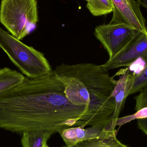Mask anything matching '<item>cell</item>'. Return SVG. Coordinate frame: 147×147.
I'll use <instances>...</instances> for the list:
<instances>
[{"mask_svg": "<svg viewBox=\"0 0 147 147\" xmlns=\"http://www.w3.org/2000/svg\"><path fill=\"white\" fill-rule=\"evenodd\" d=\"M136 1L139 3L140 6L146 8L147 10V0H136Z\"/></svg>", "mask_w": 147, "mask_h": 147, "instance_id": "cell-17", "label": "cell"}, {"mask_svg": "<svg viewBox=\"0 0 147 147\" xmlns=\"http://www.w3.org/2000/svg\"><path fill=\"white\" fill-rule=\"evenodd\" d=\"M147 87V63L143 69L137 74H134L129 96L140 92Z\"/></svg>", "mask_w": 147, "mask_h": 147, "instance_id": "cell-14", "label": "cell"}, {"mask_svg": "<svg viewBox=\"0 0 147 147\" xmlns=\"http://www.w3.org/2000/svg\"><path fill=\"white\" fill-rule=\"evenodd\" d=\"M0 47L26 77L37 78L52 72L44 54L17 39L0 26Z\"/></svg>", "mask_w": 147, "mask_h": 147, "instance_id": "cell-3", "label": "cell"}, {"mask_svg": "<svg viewBox=\"0 0 147 147\" xmlns=\"http://www.w3.org/2000/svg\"><path fill=\"white\" fill-rule=\"evenodd\" d=\"M26 77L15 70L8 68L0 69V95L18 85Z\"/></svg>", "mask_w": 147, "mask_h": 147, "instance_id": "cell-12", "label": "cell"}, {"mask_svg": "<svg viewBox=\"0 0 147 147\" xmlns=\"http://www.w3.org/2000/svg\"><path fill=\"white\" fill-rule=\"evenodd\" d=\"M147 117V107L142 108L133 115L119 117L116 125L121 127L122 126L136 120L144 119Z\"/></svg>", "mask_w": 147, "mask_h": 147, "instance_id": "cell-15", "label": "cell"}, {"mask_svg": "<svg viewBox=\"0 0 147 147\" xmlns=\"http://www.w3.org/2000/svg\"><path fill=\"white\" fill-rule=\"evenodd\" d=\"M64 86V93L72 103L87 106L81 121L84 126L109 127L115 109L111 93L116 84L102 65L90 63L62 64L53 71Z\"/></svg>", "mask_w": 147, "mask_h": 147, "instance_id": "cell-2", "label": "cell"}, {"mask_svg": "<svg viewBox=\"0 0 147 147\" xmlns=\"http://www.w3.org/2000/svg\"><path fill=\"white\" fill-rule=\"evenodd\" d=\"M146 33L138 31L129 43L117 55L102 65L107 71L122 67L128 68L140 59L147 63V26Z\"/></svg>", "mask_w": 147, "mask_h": 147, "instance_id": "cell-6", "label": "cell"}, {"mask_svg": "<svg viewBox=\"0 0 147 147\" xmlns=\"http://www.w3.org/2000/svg\"><path fill=\"white\" fill-rule=\"evenodd\" d=\"M116 129H105L98 138L86 140L71 146L63 147H129L123 144L117 137Z\"/></svg>", "mask_w": 147, "mask_h": 147, "instance_id": "cell-10", "label": "cell"}, {"mask_svg": "<svg viewBox=\"0 0 147 147\" xmlns=\"http://www.w3.org/2000/svg\"><path fill=\"white\" fill-rule=\"evenodd\" d=\"M104 129L98 127L85 129L83 126H77L64 129L58 133L66 146H71L86 140L98 138L103 134Z\"/></svg>", "mask_w": 147, "mask_h": 147, "instance_id": "cell-9", "label": "cell"}, {"mask_svg": "<svg viewBox=\"0 0 147 147\" xmlns=\"http://www.w3.org/2000/svg\"><path fill=\"white\" fill-rule=\"evenodd\" d=\"M90 13L95 16L105 15L113 12L111 0H85Z\"/></svg>", "mask_w": 147, "mask_h": 147, "instance_id": "cell-13", "label": "cell"}, {"mask_svg": "<svg viewBox=\"0 0 147 147\" xmlns=\"http://www.w3.org/2000/svg\"><path fill=\"white\" fill-rule=\"evenodd\" d=\"M87 109L67 99L63 84L53 71L40 78L26 77L0 95V129L21 135L41 130L55 134L71 127H84L81 120Z\"/></svg>", "mask_w": 147, "mask_h": 147, "instance_id": "cell-1", "label": "cell"}, {"mask_svg": "<svg viewBox=\"0 0 147 147\" xmlns=\"http://www.w3.org/2000/svg\"></svg>", "mask_w": 147, "mask_h": 147, "instance_id": "cell-18", "label": "cell"}, {"mask_svg": "<svg viewBox=\"0 0 147 147\" xmlns=\"http://www.w3.org/2000/svg\"><path fill=\"white\" fill-rule=\"evenodd\" d=\"M113 17L110 23H124L134 29L146 33V20L136 0H111Z\"/></svg>", "mask_w": 147, "mask_h": 147, "instance_id": "cell-7", "label": "cell"}, {"mask_svg": "<svg viewBox=\"0 0 147 147\" xmlns=\"http://www.w3.org/2000/svg\"><path fill=\"white\" fill-rule=\"evenodd\" d=\"M38 21L37 0H2L0 22L19 40L31 33Z\"/></svg>", "mask_w": 147, "mask_h": 147, "instance_id": "cell-4", "label": "cell"}, {"mask_svg": "<svg viewBox=\"0 0 147 147\" xmlns=\"http://www.w3.org/2000/svg\"><path fill=\"white\" fill-rule=\"evenodd\" d=\"M55 134L52 131H34L26 132L22 135V147H50L47 144L51 136Z\"/></svg>", "mask_w": 147, "mask_h": 147, "instance_id": "cell-11", "label": "cell"}, {"mask_svg": "<svg viewBox=\"0 0 147 147\" xmlns=\"http://www.w3.org/2000/svg\"><path fill=\"white\" fill-rule=\"evenodd\" d=\"M138 31L124 23H109L96 27L94 34L107 51L109 59L121 51Z\"/></svg>", "mask_w": 147, "mask_h": 147, "instance_id": "cell-5", "label": "cell"}, {"mask_svg": "<svg viewBox=\"0 0 147 147\" xmlns=\"http://www.w3.org/2000/svg\"><path fill=\"white\" fill-rule=\"evenodd\" d=\"M137 126L139 129L147 136V117L137 121Z\"/></svg>", "mask_w": 147, "mask_h": 147, "instance_id": "cell-16", "label": "cell"}, {"mask_svg": "<svg viewBox=\"0 0 147 147\" xmlns=\"http://www.w3.org/2000/svg\"><path fill=\"white\" fill-rule=\"evenodd\" d=\"M117 75L119 76V79L116 80V84L111 94V96L115 101V109L113 116V127H116V122L119 117V115L124 107L127 98L128 96L134 74L132 73L128 68L119 71Z\"/></svg>", "mask_w": 147, "mask_h": 147, "instance_id": "cell-8", "label": "cell"}]
</instances>
